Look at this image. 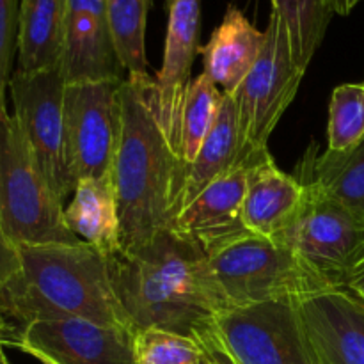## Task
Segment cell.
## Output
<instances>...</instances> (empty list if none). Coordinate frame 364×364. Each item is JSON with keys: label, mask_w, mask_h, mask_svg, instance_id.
I'll list each match as a JSON object with an SVG mask.
<instances>
[{"label": "cell", "mask_w": 364, "mask_h": 364, "mask_svg": "<svg viewBox=\"0 0 364 364\" xmlns=\"http://www.w3.org/2000/svg\"><path fill=\"white\" fill-rule=\"evenodd\" d=\"M364 141V82L333 91L327 123V151H350Z\"/></svg>", "instance_id": "obj_25"}, {"label": "cell", "mask_w": 364, "mask_h": 364, "mask_svg": "<svg viewBox=\"0 0 364 364\" xmlns=\"http://www.w3.org/2000/svg\"><path fill=\"white\" fill-rule=\"evenodd\" d=\"M0 224L16 247L82 242L7 109L0 110Z\"/></svg>", "instance_id": "obj_5"}, {"label": "cell", "mask_w": 364, "mask_h": 364, "mask_svg": "<svg viewBox=\"0 0 364 364\" xmlns=\"http://www.w3.org/2000/svg\"><path fill=\"white\" fill-rule=\"evenodd\" d=\"M251 164L238 166L210 183L178 212L173 230L213 256L228 245L251 237L244 223V201Z\"/></svg>", "instance_id": "obj_13"}, {"label": "cell", "mask_w": 364, "mask_h": 364, "mask_svg": "<svg viewBox=\"0 0 364 364\" xmlns=\"http://www.w3.org/2000/svg\"><path fill=\"white\" fill-rule=\"evenodd\" d=\"M20 272L0 290V347L39 318L91 320L130 329L105 256L85 242L20 245Z\"/></svg>", "instance_id": "obj_3"}, {"label": "cell", "mask_w": 364, "mask_h": 364, "mask_svg": "<svg viewBox=\"0 0 364 364\" xmlns=\"http://www.w3.org/2000/svg\"><path fill=\"white\" fill-rule=\"evenodd\" d=\"M316 364H364V301L347 288L299 302Z\"/></svg>", "instance_id": "obj_15"}, {"label": "cell", "mask_w": 364, "mask_h": 364, "mask_svg": "<svg viewBox=\"0 0 364 364\" xmlns=\"http://www.w3.org/2000/svg\"><path fill=\"white\" fill-rule=\"evenodd\" d=\"M68 0H20L18 71L38 73L60 66Z\"/></svg>", "instance_id": "obj_19"}, {"label": "cell", "mask_w": 364, "mask_h": 364, "mask_svg": "<svg viewBox=\"0 0 364 364\" xmlns=\"http://www.w3.org/2000/svg\"><path fill=\"white\" fill-rule=\"evenodd\" d=\"M223 96V91L206 73L192 78L181 112L180 156L185 166L194 162L203 142L215 124Z\"/></svg>", "instance_id": "obj_24"}, {"label": "cell", "mask_w": 364, "mask_h": 364, "mask_svg": "<svg viewBox=\"0 0 364 364\" xmlns=\"http://www.w3.org/2000/svg\"><path fill=\"white\" fill-rule=\"evenodd\" d=\"M213 326L238 364H316L297 302L230 306Z\"/></svg>", "instance_id": "obj_8"}, {"label": "cell", "mask_w": 364, "mask_h": 364, "mask_svg": "<svg viewBox=\"0 0 364 364\" xmlns=\"http://www.w3.org/2000/svg\"><path fill=\"white\" fill-rule=\"evenodd\" d=\"M240 166V130L233 96H223L219 116L203 142L198 156L185 173L180 210L210 183Z\"/></svg>", "instance_id": "obj_21"}, {"label": "cell", "mask_w": 364, "mask_h": 364, "mask_svg": "<svg viewBox=\"0 0 364 364\" xmlns=\"http://www.w3.org/2000/svg\"><path fill=\"white\" fill-rule=\"evenodd\" d=\"M137 364H208L196 338L166 329H142L134 336Z\"/></svg>", "instance_id": "obj_26"}, {"label": "cell", "mask_w": 364, "mask_h": 364, "mask_svg": "<svg viewBox=\"0 0 364 364\" xmlns=\"http://www.w3.org/2000/svg\"><path fill=\"white\" fill-rule=\"evenodd\" d=\"M117 57L127 75L148 73L146 23L151 0H105Z\"/></svg>", "instance_id": "obj_23"}, {"label": "cell", "mask_w": 364, "mask_h": 364, "mask_svg": "<svg viewBox=\"0 0 364 364\" xmlns=\"http://www.w3.org/2000/svg\"><path fill=\"white\" fill-rule=\"evenodd\" d=\"M343 288L350 290L352 294H355L359 299H363L364 301V265L359 270H355V272L345 281Z\"/></svg>", "instance_id": "obj_30"}, {"label": "cell", "mask_w": 364, "mask_h": 364, "mask_svg": "<svg viewBox=\"0 0 364 364\" xmlns=\"http://www.w3.org/2000/svg\"><path fill=\"white\" fill-rule=\"evenodd\" d=\"M167 13L162 66L153 78V96L160 124L180 156L181 112L192 82V64L199 52L201 0H167Z\"/></svg>", "instance_id": "obj_12"}, {"label": "cell", "mask_w": 364, "mask_h": 364, "mask_svg": "<svg viewBox=\"0 0 364 364\" xmlns=\"http://www.w3.org/2000/svg\"><path fill=\"white\" fill-rule=\"evenodd\" d=\"M121 132L112 178L121 223V251H135L174 226L187 166L156 116L153 77L121 82Z\"/></svg>", "instance_id": "obj_2"}, {"label": "cell", "mask_w": 364, "mask_h": 364, "mask_svg": "<svg viewBox=\"0 0 364 364\" xmlns=\"http://www.w3.org/2000/svg\"><path fill=\"white\" fill-rule=\"evenodd\" d=\"M304 73L294 59L283 18L272 11L262 53L233 96L240 130V166L269 151L270 135L297 96Z\"/></svg>", "instance_id": "obj_6"}, {"label": "cell", "mask_w": 364, "mask_h": 364, "mask_svg": "<svg viewBox=\"0 0 364 364\" xmlns=\"http://www.w3.org/2000/svg\"><path fill=\"white\" fill-rule=\"evenodd\" d=\"M304 185L277 167L270 151L249 166L244 223L255 237L277 240L304 205Z\"/></svg>", "instance_id": "obj_16"}, {"label": "cell", "mask_w": 364, "mask_h": 364, "mask_svg": "<svg viewBox=\"0 0 364 364\" xmlns=\"http://www.w3.org/2000/svg\"><path fill=\"white\" fill-rule=\"evenodd\" d=\"M38 359L39 363H43V364H59V363H55V361H52V359H48V358H45V355H38Z\"/></svg>", "instance_id": "obj_32"}, {"label": "cell", "mask_w": 364, "mask_h": 364, "mask_svg": "<svg viewBox=\"0 0 364 364\" xmlns=\"http://www.w3.org/2000/svg\"><path fill=\"white\" fill-rule=\"evenodd\" d=\"M68 230L105 258L121 251V223L112 173L87 178L75 185L70 205L64 208Z\"/></svg>", "instance_id": "obj_18"}, {"label": "cell", "mask_w": 364, "mask_h": 364, "mask_svg": "<svg viewBox=\"0 0 364 364\" xmlns=\"http://www.w3.org/2000/svg\"><path fill=\"white\" fill-rule=\"evenodd\" d=\"M208 364H212V363H210V361H208Z\"/></svg>", "instance_id": "obj_35"}, {"label": "cell", "mask_w": 364, "mask_h": 364, "mask_svg": "<svg viewBox=\"0 0 364 364\" xmlns=\"http://www.w3.org/2000/svg\"><path fill=\"white\" fill-rule=\"evenodd\" d=\"M299 181L308 191L341 203L364 215V141L350 151L316 153L313 144L297 166Z\"/></svg>", "instance_id": "obj_20"}, {"label": "cell", "mask_w": 364, "mask_h": 364, "mask_svg": "<svg viewBox=\"0 0 364 364\" xmlns=\"http://www.w3.org/2000/svg\"><path fill=\"white\" fill-rule=\"evenodd\" d=\"M117 301L134 333L156 327L194 336L230 308L210 258L171 230L107 258Z\"/></svg>", "instance_id": "obj_1"}, {"label": "cell", "mask_w": 364, "mask_h": 364, "mask_svg": "<svg viewBox=\"0 0 364 364\" xmlns=\"http://www.w3.org/2000/svg\"><path fill=\"white\" fill-rule=\"evenodd\" d=\"M270 2H272V11H276L287 25L295 63L302 71H306L318 46L322 45L334 14L329 0H270Z\"/></svg>", "instance_id": "obj_22"}, {"label": "cell", "mask_w": 364, "mask_h": 364, "mask_svg": "<svg viewBox=\"0 0 364 364\" xmlns=\"http://www.w3.org/2000/svg\"><path fill=\"white\" fill-rule=\"evenodd\" d=\"M304 191L297 219L277 240L294 247L313 269L343 288L364 265V215L306 187Z\"/></svg>", "instance_id": "obj_9"}, {"label": "cell", "mask_w": 364, "mask_h": 364, "mask_svg": "<svg viewBox=\"0 0 364 364\" xmlns=\"http://www.w3.org/2000/svg\"><path fill=\"white\" fill-rule=\"evenodd\" d=\"M192 338H196V341L201 345V348L206 354V359L212 364H238L235 361L233 355H231L230 348L224 343L219 331L213 326V322L210 326L199 329Z\"/></svg>", "instance_id": "obj_28"}, {"label": "cell", "mask_w": 364, "mask_h": 364, "mask_svg": "<svg viewBox=\"0 0 364 364\" xmlns=\"http://www.w3.org/2000/svg\"><path fill=\"white\" fill-rule=\"evenodd\" d=\"M20 272V252L0 224V290Z\"/></svg>", "instance_id": "obj_29"}, {"label": "cell", "mask_w": 364, "mask_h": 364, "mask_svg": "<svg viewBox=\"0 0 364 364\" xmlns=\"http://www.w3.org/2000/svg\"><path fill=\"white\" fill-rule=\"evenodd\" d=\"M130 329L73 316L27 323L13 347L59 364H137Z\"/></svg>", "instance_id": "obj_11"}, {"label": "cell", "mask_w": 364, "mask_h": 364, "mask_svg": "<svg viewBox=\"0 0 364 364\" xmlns=\"http://www.w3.org/2000/svg\"><path fill=\"white\" fill-rule=\"evenodd\" d=\"M59 70L66 84L127 78L114 45L105 0H68Z\"/></svg>", "instance_id": "obj_14"}, {"label": "cell", "mask_w": 364, "mask_h": 364, "mask_svg": "<svg viewBox=\"0 0 364 364\" xmlns=\"http://www.w3.org/2000/svg\"><path fill=\"white\" fill-rule=\"evenodd\" d=\"M13 117L60 201L73 194L75 180L68 162L64 95L66 80L59 68L38 73L14 70L9 82Z\"/></svg>", "instance_id": "obj_7"}, {"label": "cell", "mask_w": 364, "mask_h": 364, "mask_svg": "<svg viewBox=\"0 0 364 364\" xmlns=\"http://www.w3.org/2000/svg\"><path fill=\"white\" fill-rule=\"evenodd\" d=\"M359 2H364V0H359Z\"/></svg>", "instance_id": "obj_34"}, {"label": "cell", "mask_w": 364, "mask_h": 364, "mask_svg": "<svg viewBox=\"0 0 364 364\" xmlns=\"http://www.w3.org/2000/svg\"><path fill=\"white\" fill-rule=\"evenodd\" d=\"M265 43V31L256 28L237 6L226 9L223 21L215 27L205 46L203 73L208 75L223 95L235 96L242 82L255 68Z\"/></svg>", "instance_id": "obj_17"}, {"label": "cell", "mask_w": 364, "mask_h": 364, "mask_svg": "<svg viewBox=\"0 0 364 364\" xmlns=\"http://www.w3.org/2000/svg\"><path fill=\"white\" fill-rule=\"evenodd\" d=\"M210 263L230 306L299 304L316 294L340 288L313 269L294 247L255 235L210 256Z\"/></svg>", "instance_id": "obj_4"}, {"label": "cell", "mask_w": 364, "mask_h": 364, "mask_svg": "<svg viewBox=\"0 0 364 364\" xmlns=\"http://www.w3.org/2000/svg\"><path fill=\"white\" fill-rule=\"evenodd\" d=\"M123 80L66 84V149L75 185L112 173L119 144Z\"/></svg>", "instance_id": "obj_10"}, {"label": "cell", "mask_w": 364, "mask_h": 364, "mask_svg": "<svg viewBox=\"0 0 364 364\" xmlns=\"http://www.w3.org/2000/svg\"><path fill=\"white\" fill-rule=\"evenodd\" d=\"M0 364H9V363H7L6 355H4V352H2V347H0Z\"/></svg>", "instance_id": "obj_33"}, {"label": "cell", "mask_w": 364, "mask_h": 364, "mask_svg": "<svg viewBox=\"0 0 364 364\" xmlns=\"http://www.w3.org/2000/svg\"><path fill=\"white\" fill-rule=\"evenodd\" d=\"M20 0H0V110L6 109V91L13 77V59L18 53Z\"/></svg>", "instance_id": "obj_27"}, {"label": "cell", "mask_w": 364, "mask_h": 364, "mask_svg": "<svg viewBox=\"0 0 364 364\" xmlns=\"http://www.w3.org/2000/svg\"><path fill=\"white\" fill-rule=\"evenodd\" d=\"M358 4L359 0H329V6L334 11V14H341V16L350 14Z\"/></svg>", "instance_id": "obj_31"}]
</instances>
